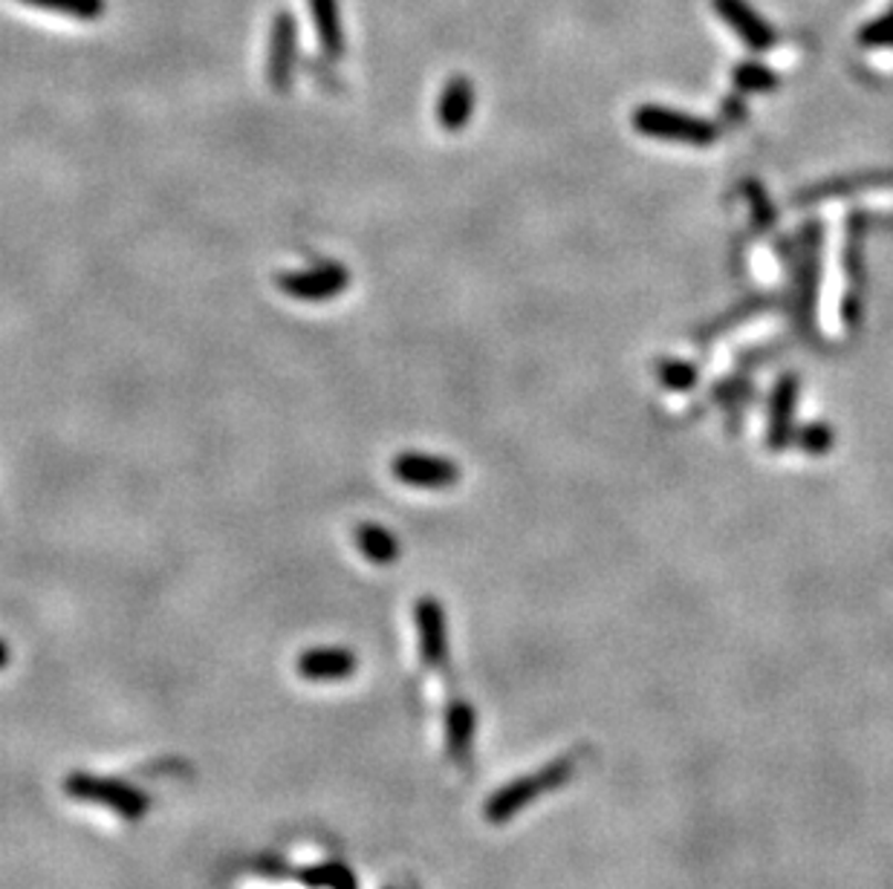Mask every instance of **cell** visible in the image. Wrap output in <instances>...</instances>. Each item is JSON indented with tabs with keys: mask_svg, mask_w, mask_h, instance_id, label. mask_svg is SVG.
<instances>
[{
	"mask_svg": "<svg viewBox=\"0 0 893 889\" xmlns=\"http://www.w3.org/2000/svg\"><path fill=\"white\" fill-rule=\"evenodd\" d=\"M576 765H578V760L572 754L561 756V760H556V762H547L544 769L535 771V774H529V777H518L515 783L503 785V789H497V792L488 797L486 808H483V815H486L488 823H495V826L512 821V817L518 815L521 808L529 806V803H535L540 794L556 792L558 785L567 783V780L576 774Z\"/></svg>",
	"mask_w": 893,
	"mask_h": 889,
	"instance_id": "1",
	"label": "cell"
},
{
	"mask_svg": "<svg viewBox=\"0 0 893 889\" xmlns=\"http://www.w3.org/2000/svg\"><path fill=\"white\" fill-rule=\"evenodd\" d=\"M64 794L73 800H84V803H102L125 821H143L150 808V797L143 789H134L122 780L84 774V771H75L64 780Z\"/></svg>",
	"mask_w": 893,
	"mask_h": 889,
	"instance_id": "2",
	"label": "cell"
},
{
	"mask_svg": "<svg viewBox=\"0 0 893 889\" xmlns=\"http://www.w3.org/2000/svg\"><path fill=\"white\" fill-rule=\"evenodd\" d=\"M633 127L639 134L651 136V139H665V142L694 145V148H706L717 139V127L697 116H685L680 110H669L660 105H642L633 113Z\"/></svg>",
	"mask_w": 893,
	"mask_h": 889,
	"instance_id": "3",
	"label": "cell"
},
{
	"mask_svg": "<svg viewBox=\"0 0 893 889\" xmlns=\"http://www.w3.org/2000/svg\"><path fill=\"white\" fill-rule=\"evenodd\" d=\"M275 284L290 298L318 304V300H330L336 295H342V292H347L350 272L345 266H338V263H318V266H309V269L281 272L275 277Z\"/></svg>",
	"mask_w": 893,
	"mask_h": 889,
	"instance_id": "4",
	"label": "cell"
},
{
	"mask_svg": "<svg viewBox=\"0 0 893 889\" xmlns=\"http://www.w3.org/2000/svg\"><path fill=\"white\" fill-rule=\"evenodd\" d=\"M391 472L399 483H406L411 488H431V491L451 488L460 479V468L451 459L434 454H417V451L399 454L391 463Z\"/></svg>",
	"mask_w": 893,
	"mask_h": 889,
	"instance_id": "5",
	"label": "cell"
},
{
	"mask_svg": "<svg viewBox=\"0 0 893 889\" xmlns=\"http://www.w3.org/2000/svg\"><path fill=\"white\" fill-rule=\"evenodd\" d=\"M712 7L728 23V30L755 53H764L775 44V30L769 27V21L760 12H755L746 0H712Z\"/></svg>",
	"mask_w": 893,
	"mask_h": 889,
	"instance_id": "6",
	"label": "cell"
},
{
	"mask_svg": "<svg viewBox=\"0 0 893 889\" xmlns=\"http://www.w3.org/2000/svg\"><path fill=\"white\" fill-rule=\"evenodd\" d=\"M413 618L420 629V653L429 667H443L449 658V624L445 610L437 599H420L413 606Z\"/></svg>",
	"mask_w": 893,
	"mask_h": 889,
	"instance_id": "7",
	"label": "cell"
},
{
	"mask_svg": "<svg viewBox=\"0 0 893 889\" xmlns=\"http://www.w3.org/2000/svg\"><path fill=\"white\" fill-rule=\"evenodd\" d=\"M356 665H359V658L345 647H309L295 662L301 676L309 681H342L354 676Z\"/></svg>",
	"mask_w": 893,
	"mask_h": 889,
	"instance_id": "8",
	"label": "cell"
},
{
	"mask_svg": "<svg viewBox=\"0 0 893 889\" xmlns=\"http://www.w3.org/2000/svg\"><path fill=\"white\" fill-rule=\"evenodd\" d=\"M474 110V87L469 78L463 75H454L449 84L443 87V96H440V105H437V121L443 130L449 134H458L469 125Z\"/></svg>",
	"mask_w": 893,
	"mask_h": 889,
	"instance_id": "9",
	"label": "cell"
},
{
	"mask_svg": "<svg viewBox=\"0 0 893 889\" xmlns=\"http://www.w3.org/2000/svg\"><path fill=\"white\" fill-rule=\"evenodd\" d=\"M474 728H477V717H474L472 705L463 699L451 702L449 713H445V745H449L451 760L460 765H465L472 756Z\"/></svg>",
	"mask_w": 893,
	"mask_h": 889,
	"instance_id": "10",
	"label": "cell"
},
{
	"mask_svg": "<svg viewBox=\"0 0 893 889\" xmlns=\"http://www.w3.org/2000/svg\"><path fill=\"white\" fill-rule=\"evenodd\" d=\"M295 67V30L290 18H279L275 30H272V50H270V84L275 91H286L293 82Z\"/></svg>",
	"mask_w": 893,
	"mask_h": 889,
	"instance_id": "11",
	"label": "cell"
},
{
	"mask_svg": "<svg viewBox=\"0 0 893 889\" xmlns=\"http://www.w3.org/2000/svg\"><path fill=\"white\" fill-rule=\"evenodd\" d=\"M356 549L361 558L376 567H391L399 561V540L379 523H359L354 531Z\"/></svg>",
	"mask_w": 893,
	"mask_h": 889,
	"instance_id": "12",
	"label": "cell"
},
{
	"mask_svg": "<svg viewBox=\"0 0 893 889\" xmlns=\"http://www.w3.org/2000/svg\"><path fill=\"white\" fill-rule=\"evenodd\" d=\"M792 408H796V379H784L773 396L769 411V445L784 448L792 434Z\"/></svg>",
	"mask_w": 893,
	"mask_h": 889,
	"instance_id": "13",
	"label": "cell"
},
{
	"mask_svg": "<svg viewBox=\"0 0 893 889\" xmlns=\"http://www.w3.org/2000/svg\"><path fill=\"white\" fill-rule=\"evenodd\" d=\"M313 15H316V30L318 38H322L324 50L330 55H342V50H345V38H342V30H338V18L333 0H316V3H313Z\"/></svg>",
	"mask_w": 893,
	"mask_h": 889,
	"instance_id": "14",
	"label": "cell"
},
{
	"mask_svg": "<svg viewBox=\"0 0 893 889\" xmlns=\"http://www.w3.org/2000/svg\"><path fill=\"white\" fill-rule=\"evenodd\" d=\"M732 82L740 93H764L778 87V75L769 67H764V64L746 61V64H737L735 73H732Z\"/></svg>",
	"mask_w": 893,
	"mask_h": 889,
	"instance_id": "15",
	"label": "cell"
},
{
	"mask_svg": "<svg viewBox=\"0 0 893 889\" xmlns=\"http://www.w3.org/2000/svg\"><path fill=\"white\" fill-rule=\"evenodd\" d=\"M304 883L309 887H327V889H356V878L354 872L342 864H324V867L309 869V872L301 875Z\"/></svg>",
	"mask_w": 893,
	"mask_h": 889,
	"instance_id": "16",
	"label": "cell"
},
{
	"mask_svg": "<svg viewBox=\"0 0 893 889\" xmlns=\"http://www.w3.org/2000/svg\"><path fill=\"white\" fill-rule=\"evenodd\" d=\"M859 44L868 50H882V46H893V3L885 15L876 21H868L859 30Z\"/></svg>",
	"mask_w": 893,
	"mask_h": 889,
	"instance_id": "17",
	"label": "cell"
},
{
	"mask_svg": "<svg viewBox=\"0 0 893 889\" xmlns=\"http://www.w3.org/2000/svg\"><path fill=\"white\" fill-rule=\"evenodd\" d=\"M694 379H697V370L691 364H683V361H671V364L662 367V381H665L669 388L685 390L694 384Z\"/></svg>",
	"mask_w": 893,
	"mask_h": 889,
	"instance_id": "18",
	"label": "cell"
},
{
	"mask_svg": "<svg viewBox=\"0 0 893 889\" xmlns=\"http://www.w3.org/2000/svg\"><path fill=\"white\" fill-rule=\"evenodd\" d=\"M833 445V431L827 425H810L801 434V448L810 454H824Z\"/></svg>",
	"mask_w": 893,
	"mask_h": 889,
	"instance_id": "19",
	"label": "cell"
},
{
	"mask_svg": "<svg viewBox=\"0 0 893 889\" xmlns=\"http://www.w3.org/2000/svg\"><path fill=\"white\" fill-rule=\"evenodd\" d=\"M7 665H9V644L0 638V670H3Z\"/></svg>",
	"mask_w": 893,
	"mask_h": 889,
	"instance_id": "20",
	"label": "cell"
}]
</instances>
